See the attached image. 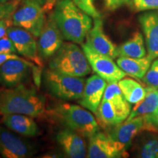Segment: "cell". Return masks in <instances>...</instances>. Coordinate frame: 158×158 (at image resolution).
<instances>
[{
    "mask_svg": "<svg viewBox=\"0 0 158 158\" xmlns=\"http://www.w3.org/2000/svg\"><path fill=\"white\" fill-rule=\"evenodd\" d=\"M10 0H0V4H2V3H5L9 2Z\"/></svg>",
    "mask_w": 158,
    "mask_h": 158,
    "instance_id": "36",
    "label": "cell"
},
{
    "mask_svg": "<svg viewBox=\"0 0 158 158\" xmlns=\"http://www.w3.org/2000/svg\"><path fill=\"white\" fill-rule=\"evenodd\" d=\"M138 21L145 37L147 56L153 61L158 58V10L144 11Z\"/></svg>",
    "mask_w": 158,
    "mask_h": 158,
    "instance_id": "15",
    "label": "cell"
},
{
    "mask_svg": "<svg viewBox=\"0 0 158 158\" xmlns=\"http://www.w3.org/2000/svg\"><path fill=\"white\" fill-rule=\"evenodd\" d=\"M130 3L134 10L137 12L158 10V0H130Z\"/></svg>",
    "mask_w": 158,
    "mask_h": 158,
    "instance_id": "27",
    "label": "cell"
},
{
    "mask_svg": "<svg viewBox=\"0 0 158 158\" xmlns=\"http://www.w3.org/2000/svg\"><path fill=\"white\" fill-rule=\"evenodd\" d=\"M152 62V60L147 56L142 58L119 56L116 60L118 67L126 74L138 79L143 78L149 70Z\"/></svg>",
    "mask_w": 158,
    "mask_h": 158,
    "instance_id": "19",
    "label": "cell"
},
{
    "mask_svg": "<svg viewBox=\"0 0 158 158\" xmlns=\"http://www.w3.org/2000/svg\"><path fill=\"white\" fill-rule=\"evenodd\" d=\"M56 0H47L46 2H45V4L44 5V7H44L45 10L51 8V7L54 6L55 2H56Z\"/></svg>",
    "mask_w": 158,
    "mask_h": 158,
    "instance_id": "35",
    "label": "cell"
},
{
    "mask_svg": "<svg viewBox=\"0 0 158 158\" xmlns=\"http://www.w3.org/2000/svg\"><path fill=\"white\" fill-rule=\"evenodd\" d=\"M7 35L13 42L16 52L36 64L40 68H43V58L39 54L34 35L21 27L13 25L7 29Z\"/></svg>",
    "mask_w": 158,
    "mask_h": 158,
    "instance_id": "9",
    "label": "cell"
},
{
    "mask_svg": "<svg viewBox=\"0 0 158 158\" xmlns=\"http://www.w3.org/2000/svg\"><path fill=\"white\" fill-rule=\"evenodd\" d=\"M118 86L126 100L130 104H136L146 96V88L134 79L125 78L118 81Z\"/></svg>",
    "mask_w": 158,
    "mask_h": 158,
    "instance_id": "24",
    "label": "cell"
},
{
    "mask_svg": "<svg viewBox=\"0 0 158 158\" xmlns=\"http://www.w3.org/2000/svg\"><path fill=\"white\" fill-rule=\"evenodd\" d=\"M3 124L11 131L27 138H33L40 135V129L31 116L19 114H5Z\"/></svg>",
    "mask_w": 158,
    "mask_h": 158,
    "instance_id": "18",
    "label": "cell"
},
{
    "mask_svg": "<svg viewBox=\"0 0 158 158\" xmlns=\"http://www.w3.org/2000/svg\"><path fill=\"white\" fill-rule=\"evenodd\" d=\"M107 86V81L98 75H93L87 78L81 98L78 103L89 111L97 114Z\"/></svg>",
    "mask_w": 158,
    "mask_h": 158,
    "instance_id": "16",
    "label": "cell"
},
{
    "mask_svg": "<svg viewBox=\"0 0 158 158\" xmlns=\"http://www.w3.org/2000/svg\"><path fill=\"white\" fill-rule=\"evenodd\" d=\"M141 80L147 86L158 89V58L154 59L147 73Z\"/></svg>",
    "mask_w": 158,
    "mask_h": 158,
    "instance_id": "26",
    "label": "cell"
},
{
    "mask_svg": "<svg viewBox=\"0 0 158 158\" xmlns=\"http://www.w3.org/2000/svg\"><path fill=\"white\" fill-rule=\"evenodd\" d=\"M96 115L101 125L110 127L124 122L127 118L111 102L106 100H102Z\"/></svg>",
    "mask_w": 158,
    "mask_h": 158,
    "instance_id": "20",
    "label": "cell"
},
{
    "mask_svg": "<svg viewBox=\"0 0 158 158\" xmlns=\"http://www.w3.org/2000/svg\"><path fill=\"white\" fill-rule=\"evenodd\" d=\"M106 9L110 11H114L125 4L130 3V0H104Z\"/></svg>",
    "mask_w": 158,
    "mask_h": 158,
    "instance_id": "32",
    "label": "cell"
},
{
    "mask_svg": "<svg viewBox=\"0 0 158 158\" xmlns=\"http://www.w3.org/2000/svg\"><path fill=\"white\" fill-rule=\"evenodd\" d=\"M73 1L76 3L79 8L81 9L86 14L90 15L93 19L100 17V13L94 5V0H73Z\"/></svg>",
    "mask_w": 158,
    "mask_h": 158,
    "instance_id": "29",
    "label": "cell"
},
{
    "mask_svg": "<svg viewBox=\"0 0 158 158\" xmlns=\"http://www.w3.org/2000/svg\"><path fill=\"white\" fill-rule=\"evenodd\" d=\"M15 52L14 45L7 35L0 39V54H15Z\"/></svg>",
    "mask_w": 158,
    "mask_h": 158,
    "instance_id": "31",
    "label": "cell"
},
{
    "mask_svg": "<svg viewBox=\"0 0 158 158\" xmlns=\"http://www.w3.org/2000/svg\"><path fill=\"white\" fill-rule=\"evenodd\" d=\"M51 114L59 123L83 137L89 138L100 130L94 116L81 106L60 104L51 111Z\"/></svg>",
    "mask_w": 158,
    "mask_h": 158,
    "instance_id": "4",
    "label": "cell"
},
{
    "mask_svg": "<svg viewBox=\"0 0 158 158\" xmlns=\"http://www.w3.org/2000/svg\"><path fill=\"white\" fill-rule=\"evenodd\" d=\"M138 157L158 158V137H152L146 140L139 149Z\"/></svg>",
    "mask_w": 158,
    "mask_h": 158,
    "instance_id": "25",
    "label": "cell"
},
{
    "mask_svg": "<svg viewBox=\"0 0 158 158\" xmlns=\"http://www.w3.org/2000/svg\"><path fill=\"white\" fill-rule=\"evenodd\" d=\"M118 57L142 58L147 56V48L141 33L135 31L127 41L118 47Z\"/></svg>",
    "mask_w": 158,
    "mask_h": 158,
    "instance_id": "21",
    "label": "cell"
},
{
    "mask_svg": "<svg viewBox=\"0 0 158 158\" xmlns=\"http://www.w3.org/2000/svg\"><path fill=\"white\" fill-rule=\"evenodd\" d=\"M81 47L92 70L107 83L118 82L127 76L114 59L97 52L86 43H82Z\"/></svg>",
    "mask_w": 158,
    "mask_h": 158,
    "instance_id": "7",
    "label": "cell"
},
{
    "mask_svg": "<svg viewBox=\"0 0 158 158\" xmlns=\"http://www.w3.org/2000/svg\"><path fill=\"white\" fill-rule=\"evenodd\" d=\"M62 31L55 21L51 13L45 21L43 28L39 36L38 51L43 59H50L63 44Z\"/></svg>",
    "mask_w": 158,
    "mask_h": 158,
    "instance_id": "11",
    "label": "cell"
},
{
    "mask_svg": "<svg viewBox=\"0 0 158 158\" xmlns=\"http://www.w3.org/2000/svg\"><path fill=\"white\" fill-rule=\"evenodd\" d=\"M48 68L60 73L76 77H84L92 71L83 49L73 42L63 43L50 58Z\"/></svg>",
    "mask_w": 158,
    "mask_h": 158,
    "instance_id": "3",
    "label": "cell"
},
{
    "mask_svg": "<svg viewBox=\"0 0 158 158\" xmlns=\"http://www.w3.org/2000/svg\"><path fill=\"white\" fill-rule=\"evenodd\" d=\"M23 1H27V0H22V2H23ZM37 1H39L42 4V1H41V0H37ZM42 5H43V4H42Z\"/></svg>",
    "mask_w": 158,
    "mask_h": 158,
    "instance_id": "38",
    "label": "cell"
},
{
    "mask_svg": "<svg viewBox=\"0 0 158 158\" xmlns=\"http://www.w3.org/2000/svg\"><path fill=\"white\" fill-rule=\"evenodd\" d=\"M126 151L110 137L107 133L97 132L89 138L86 157L116 158L126 157Z\"/></svg>",
    "mask_w": 158,
    "mask_h": 158,
    "instance_id": "10",
    "label": "cell"
},
{
    "mask_svg": "<svg viewBox=\"0 0 158 158\" xmlns=\"http://www.w3.org/2000/svg\"><path fill=\"white\" fill-rule=\"evenodd\" d=\"M32 143L0 125V155L5 158H27L36 153Z\"/></svg>",
    "mask_w": 158,
    "mask_h": 158,
    "instance_id": "8",
    "label": "cell"
},
{
    "mask_svg": "<svg viewBox=\"0 0 158 158\" xmlns=\"http://www.w3.org/2000/svg\"><path fill=\"white\" fill-rule=\"evenodd\" d=\"M13 26L12 17L0 20V39L7 35V31L10 27Z\"/></svg>",
    "mask_w": 158,
    "mask_h": 158,
    "instance_id": "33",
    "label": "cell"
},
{
    "mask_svg": "<svg viewBox=\"0 0 158 158\" xmlns=\"http://www.w3.org/2000/svg\"><path fill=\"white\" fill-rule=\"evenodd\" d=\"M144 131L143 116H137L131 120H125L111 127L107 133L116 143L126 151L132 141L141 132Z\"/></svg>",
    "mask_w": 158,
    "mask_h": 158,
    "instance_id": "14",
    "label": "cell"
},
{
    "mask_svg": "<svg viewBox=\"0 0 158 158\" xmlns=\"http://www.w3.org/2000/svg\"><path fill=\"white\" fill-rule=\"evenodd\" d=\"M33 62L23 59H10L0 66V84L5 88H13L23 84L28 78Z\"/></svg>",
    "mask_w": 158,
    "mask_h": 158,
    "instance_id": "12",
    "label": "cell"
},
{
    "mask_svg": "<svg viewBox=\"0 0 158 158\" xmlns=\"http://www.w3.org/2000/svg\"><path fill=\"white\" fill-rule=\"evenodd\" d=\"M86 43L100 54L114 59L118 57V47L105 33L103 21L100 17L94 19L93 25L86 36Z\"/></svg>",
    "mask_w": 158,
    "mask_h": 158,
    "instance_id": "13",
    "label": "cell"
},
{
    "mask_svg": "<svg viewBox=\"0 0 158 158\" xmlns=\"http://www.w3.org/2000/svg\"><path fill=\"white\" fill-rule=\"evenodd\" d=\"M102 100L111 102L114 106L127 117L131 112V105L124 97L118 82L108 83L105 90Z\"/></svg>",
    "mask_w": 158,
    "mask_h": 158,
    "instance_id": "23",
    "label": "cell"
},
{
    "mask_svg": "<svg viewBox=\"0 0 158 158\" xmlns=\"http://www.w3.org/2000/svg\"><path fill=\"white\" fill-rule=\"evenodd\" d=\"M56 1H58V0H56Z\"/></svg>",
    "mask_w": 158,
    "mask_h": 158,
    "instance_id": "40",
    "label": "cell"
},
{
    "mask_svg": "<svg viewBox=\"0 0 158 158\" xmlns=\"http://www.w3.org/2000/svg\"><path fill=\"white\" fill-rule=\"evenodd\" d=\"M10 59H21V60H23L24 59L21 58L15 54H0V66Z\"/></svg>",
    "mask_w": 158,
    "mask_h": 158,
    "instance_id": "34",
    "label": "cell"
},
{
    "mask_svg": "<svg viewBox=\"0 0 158 158\" xmlns=\"http://www.w3.org/2000/svg\"><path fill=\"white\" fill-rule=\"evenodd\" d=\"M56 140L67 157L84 158L87 155L86 144L83 136L73 130L64 128L57 133Z\"/></svg>",
    "mask_w": 158,
    "mask_h": 158,
    "instance_id": "17",
    "label": "cell"
},
{
    "mask_svg": "<svg viewBox=\"0 0 158 158\" xmlns=\"http://www.w3.org/2000/svg\"><path fill=\"white\" fill-rule=\"evenodd\" d=\"M13 25L26 29L35 37H39L45 21V10L37 0L23 1L12 15Z\"/></svg>",
    "mask_w": 158,
    "mask_h": 158,
    "instance_id": "6",
    "label": "cell"
},
{
    "mask_svg": "<svg viewBox=\"0 0 158 158\" xmlns=\"http://www.w3.org/2000/svg\"><path fill=\"white\" fill-rule=\"evenodd\" d=\"M44 84L50 93L65 101L81 98L86 84L83 77L71 76L47 69L44 73Z\"/></svg>",
    "mask_w": 158,
    "mask_h": 158,
    "instance_id": "5",
    "label": "cell"
},
{
    "mask_svg": "<svg viewBox=\"0 0 158 158\" xmlns=\"http://www.w3.org/2000/svg\"><path fill=\"white\" fill-rule=\"evenodd\" d=\"M21 2L22 0H10L7 2L0 4V20L12 17Z\"/></svg>",
    "mask_w": 158,
    "mask_h": 158,
    "instance_id": "28",
    "label": "cell"
},
{
    "mask_svg": "<svg viewBox=\"0 0 158 158\" xmlns=\"http://www.w3.org/2000/svg\"><path fill=\"white\" fill-rule=\"evenodd\" d=\"M146 96L141 101L135 104L126 120H131L137 116H145L153 113L158 108L157 89L146 87Z\"/></svg>",
    "mask_w": 158,
    "mask_h": 158,
    "instance_id": "22",
    "label": "cell"
},
{
    "mask_svg": "<svg viewBox=\"0 0 158 158\" xmlns=\"http://www.w3.org/2000/svg\"><path fill=\"white\" fill-rule=\"evenodd\" d=\"M45 111V98L32 87L21 84L0 89V113L39 117Z\"/></svg>",
    "mask_w": 158,
    "mask_h": 158,
    "instance_id": "1",
    "label": "cell"
},
{
    "mask_svg": "<svg viewBox=\"0 0 158 158\" xmlns=\"http://www.w3.org/2000/svg\"><path fill=\"white\" fill-rule=\"evenodd\" d=\"M144 120V131L158 133V108L153 113L143 116Z\"/></svg>",
    "mask_w": 158,
    "mask_h": 158,
    "instance_id": "30",
    "label": "cell"
},
{
    "mask_svg": "<svg viewBox=\"0 0 158 158\" xmlns=\"http://www.w3.org/2000/svg\"><path fill=\"white\" fill-rule=\"evenodd\" d=\"M41 1H42V4H43V5H45V2H46L47 0H41Z\"/></svg>",
    "mask_w": 158,
    "mask_h": 158,
    "instance_id": "37",
    "label": "cell"
},
{
    "mask_svg": "<svg viewBox=\"0 0 158 158\" xmlns=\"http://www.w3.org/2000/svg\"><path fill=\"white\" fill-rule=\"evenodd\" d=\"M52 13L64 38L82 44L93 25L92 17L73 0H58Z\"/></svg>",
    "mask_w": 158,
    "mask_h": 158,
    "instance_id": "2",
    "label": "cell"
},
{
    "mask_svg": "<svg viewBox=\"0 0 158 158\" xmlns=\"http://www.w3.org/2000/svg\"><path fill=\"white\" fill-rule=\"evenodd\" d=\"M157 96H158V89H157Z\"/></svg>",
    "mask_w": 158,
    "mask_h": 158,
    "instance_id": "39",
    "label": "cell"
}]
</instances>
